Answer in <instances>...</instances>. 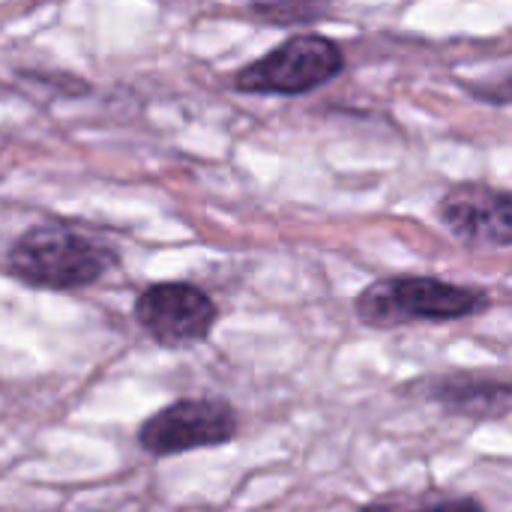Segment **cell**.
I'll list each match as a JSON object with an SVG mask.
<instances>
[{"instance_id": "1", "label": "cell", "mask_w": 512, "mask_h": 512, "mask_svg": "<svg viewBox=\"0 0 512 512\" xmlns=\"http://www.w3.org/2000/svg\"><path fill=\"white\" fill-rule=\"evenodd\" d=\"M120 255L63 222H42L27 228L6 249V270L42 291H78L102 282L111 270H117Z\"/></svg>"}, {"instance_id": "2", "label": "cell", "mask_w": 512, "mask_h": 512, "mask_svg": "<svg viewBox=\"0 0 512 512\" xmlns=\"http://www.w3.org/2000/svg\"><path fill=\"white\" fill-rule=\"evenodd\" d=\"M489 306L492 297L483 288L438 276H384L354 297L357 321L372 330L465 321L483 315Z\"/></svg>"}, {"instance_id": "3", "label": "cell", "mask_w": 512, "mask_h": 512, "mask_svg": "<svg viewBox=\"0 0 512 512\" xmlns=\"http://www.w3.org/2000/svg\"><path fill=\"white\" fill-rule=\"evenodd\" d=\"M345 72V51L324 33H294L273 51L246 63L234 87L249 96H303Z\"/></svg>"}, {"instance_id": "4", "label": "cell", "mask_w": 512, "mask_h": 512, "mask_svg": "<svg viewBox=\"0 0 512 512\" xmlns=\"http://www.w3.org/2000/svg\"><path fill=\"white\" fill-rule=\"evenodd\" d=\"M240 432V414L225 399H177L138 426V447L153 459L183 456L204 447L231 444Z\"/></svg>"}, {"instance_id": "5", "label": "cell", "mask_w": 512, "mask_h": 512, "mask_svg": "<svg viewBox=\"0 0 512 512\" xmlns=\"http://www.w3.org/2000/svg\"><path fill=\"white\" fill-rule=\"evenodd\" d=\"M135 321L159 348H189L219 324L216 300L192 282H153L135 297Z\"/></svg>"}, {"instance_id": "6", "label": "cell", "mask_w": 512, "mask_h": 512, "mask_svg": "<svg viewBox=\"0 0 512 512\" xmlns=\"http://www.w3.org/2000/svg\"><path fill=\"white\" fill-rule=\"evenodd\" d=\"M438 222L468 246L507 249L512 243L510 192L486 183H459L438 201Z\"/></svg>"}, {"instance_id": "7", "label": "cell", "mask_w": 512, "mask_h": 512, "mask_svg": "<svg viewBox=\"0 0 512 512\" xmlns=\"http://www.w3.org/2000/svg\"><path fill=\"white\" fill-rule=\"evenodd\" d=\"M405 393L438 405L444 414L465 420H504L512 408V387L507 378L483 372H450L411 381Z\"/></svg>"}, {"instance_id": "8", "label": "cell", "mask_w": 512, "mask_h": 512, "mask_svg": "<svg viewBox=\"0 0 512 512\" xmlns=\"http://www.w3.org/2000/svg\"><path fill=\"white\" fill-rule=\"evenodd\" d=\"M360 512H486L477 498L435 495V498H393L369 504Z\"/></svg>"}, {"instance_id": "9", "label": "cell", "mask_w": 512, "mask_h": 512, "mask_svg": "<svg viewBox=\"0 0 512 512\" xmlns=\"http://www.w3.org/2000/svg\"><path fill=\"white\" fill-rule=\"evenodd\" d=\"M249 15L264 21V24H273V27H294V24H312V21H321L330 15V6H321V3H255L249 6Z\"/></svg>"}]
</instances>
